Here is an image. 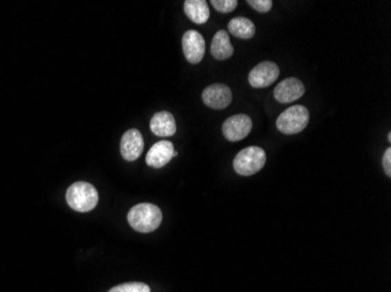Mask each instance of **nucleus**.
<instances>
[{
    "instance_id": "f257e3e1",
    "label": "nucleus",
    "mask_w": 391,
    "mask_h": 292,
    "mask_svg": "<svg viewBox=\"0 0 391 292\" xmlns=\"http://www.w3.org/2000/svg\"><path fill=\"white\" fill-rule=\"evenodd\" d=\"M162 211L156 205L143 202L134 206L128 213V222L139 233H151L162 223Z\"/></svg>"
},
{
    "instance_id": "f03ea898",
    "label": "nucleus",
    "mask_w": 391,
    "mask_h": 292,
    "mask_svg": "<svg viewBox=\"0 0 391 292\" xmlns=\"http://www.w3.org/2000/svg\"><path fill=\"white\" fill-rule=\"evenodd\" d=\"M67 204L74 211L86 213L97 207L99 193L93 185L86 181H78L70 185L66 192Z\"/></svg>"
},
{
    "instance_id": "7ed1b4c3",
    "label": "nucleus",
    "mask_w": 391,
    "mask_h": 292,
    "mask_svg": "<svg viewBox=\"0 0 391 292\" xmlns=\"http://www.w3.org/2000/svg\"><path fill=\"white\" fill-rule=\"evenodd\" d=\"M266 163V154L259 146H248L237 154L233 167L237 174L248 177L258 174Z\"/></svg>"
},
{
    "instance_id": "20e7f679",
    "label": "nucleus",
    "mask_w": 391,
    "mask_h": 292,
    "mask_svg": "<svg viewBox=\"0 0 391 292\" xmlns=\"http://www.w3.org/2000/svg\"><path fill=\"white\" fill-rule=\"evenodd\" d=\"M310 123V112L303 105L286 109L277 119V127L283 135H297Z\"/></svg>"
},
{
    "instance_id": "39448f33",
    "label": "nucleus",
    "mask_w": 391,
    "mask_h": 292,
    "mask_svg": "<svg viewBox=\"0 0 391 292\" xmlns=\"http://www.w3.org/2000/svg\"><path fill=\"white\" fill-rule=\"evenodd\" d=\"M280 70L277 63L272 61L260 62L248 74V82L253 88H268L279 77Z\"/></svg>"
},
{
    "instance_id": "423d86ee",
    "label": "nucleus",
    "mask_w": 391,
    "mask_h": 292,
    "mask_svg": "<svg viewBox=\"0 0 391 292\" xmlns=\"http://www.w3.org/2000/svg\"><path fill=\"white\" fill-rule=\"evenodd\" d=\"M253 127L250 116L244 114L231 116L223 124V134L230 142H239L246 138Z\"/></svg>"
},
{
    "instance_id": "0eeeda50",
    "label": "nucleus",
    "mask_w": 391,
    "mask_h": 292,
    "mask_svg": "<svg viewBox=\"0 0 391 292\" xmlns=\"http://www.w3.org/2000/svg\"><path fill=\"white\" fill-rule=\"evenodd\" d=\"M183 53L186 60L197 65L205 54V40L199 32L190 30L186 32L182 39Z\"/></svg>"
},
{
    "instance_id": "6e6552de",
    "label": "nucleus",
    "mask_w": 391,
    "mask_h": 292,
    "mask_svg": "<svg viewBox=\"0 0 391 292\" xmlns=\"http://www.w3.org/2000/svg\"><path fill=\"white\" fill-rule=\"evenodd\" d=\"M201 98L206 107L221 110L229 107L232 102V92L226 85L214 83L203 90Z\"/></svg>"
},
{
    "instance_id": "1a4fd4ad",
    "label": "nucleus",
    "mask_w": 391,
    "mask_h": 292,
    "mask_svg": "<svg viewBox=\"0 0 391 292\" xmlns=\"http://www.w3.org/2000/svg\"><path fill=\"white\" fill-rule=\"evenodd\" d=\"M144 140L137 129H130L124 132L120 144V151L124 160L127 162H135L136 159L140 158L143 152Z\"/></svg>"
},
{
    "instance_id": "9d476101",
    "label": "nucleus",
    "mask_w": 391,
    "mask_h": 292,
    "mask_svg": "<svg viewBox=\"0 0 391 292\" xmlns=\"http://www.w3.org/2000/svg\"><path fill=\"white\" fill-rule=\"evenodd\" d=\"M305 92H306V88L299 79L288 77L275 87L274 98L279 103H292L303 96Z\"/></svg>"
},
{
    "instance_id": "9b49d317",
    "label": "nucleus",
    "mask_w": 391,
    "mask_h": 292,
    "mask_svg": "<svg viewBox=\"0 0 391 292\" xmlns=\"http://www.w3.org/2000/svg\"><path fill=\"white\" fill-rule=\"evenodd\" d=\"M174 152L172 143L168 140L157 142L151 146L146 157V163L152 169H161L163 166L167 165L168 163L174 158Z\"/></svg>"
},
{
    "instance_id": "f8f14e48",
    "label": "nucleus",
    "mask_w": 391,
    "mask_h": 292,
    "mask_svg": "<svg viewBox=\"0 0 391 292\" xmlns=\"http://www.w3.org/2000/svg\"><path fill=\"white\" fill-rule=\"evenodd\" d=\"M150 130L159 137H170L176 134V121L169 112H159L152 116L150 121Z\"/></svg>"
},
{
    "instance_id": "ddd939ff",
    "label": "nucleus",
    "mask_w": 391,
    "mask_h": 292,
    "mask_svg": "<svg viewBox=\"0 0 391 292\" xmlns=\"http://www.w3.org/2000/svg\"><path fill=\"white\" fill-rule=\"evenodd\" d=\"M234 52L232 43L230 41L229 33L228 32L218 31L212 39L211 43V54L216 60H228L231 58Z\"/></svg>"
},
{
    "instance_id": "4468645a",
    "label": "nucleus",
    "mask_w": 391,
    "mask_h": 292,
    "mask_svg": "<svg viewBox=\"0 0 391 292\" xmlns=\"http://www.w3.org/2000/svg\"><path fill=\"white\" fill-rule=\"evenodd\" d=\"M184 12L186 17L197 25L206 23L210 18L209 5L205 0H186Z\"/></svg>"
},
{
    "instance_id": "2eb2a0df",
    "label": "nucleus",
    "mask_w": 391,
    "mask_h": 292,
    "mask_svg": "<svg viewBox=\"0 0 391 292\" xmlns=\"http://www.w3.org/2000/svg\"><path fill=\"white\" fill-rule=\"evenodd\" d=\"M229 32L233 36L236 38L248 39L253 38V35L256 34V26L252 23L251 20L245 18V17H237L233 18L229 23Z\"/></svg>"
},
{
    "instance_id": "dca6fc26",
    "label": "nucleus",
    "mask_w": 391,
    "mask_h": 292,
    "mask_svg": "<svg viewBox=\"0 0 391 292\" xmlns=\"http://www.w3.org/2000/svg\"><path fill=\"white\" fill-rule=\"evenodd\" d=\"M108 292H151L150 286L140 282H130L124 284L117 285Z\"/></svg>"
},
{
    "instance_id": "f3484780",
    "label": "nucleus",
    "mask_w": 391,
    "mask_h": 292,
    "mask_svg": "<svg viewBox=\"0 0 391 292\" xmlns=\"http://www.w3.org/2000/svg\"><path fill=\"white\" fill-rule=\"evenodd\" d=\"M214 10L221 13H231L234 11L238 5L237 0H212L211 1Z\"/></svg>"
},
{
    "instance_id": "a211bd4d",
    "label": "nucleus",
    "mask_w": 391,
    "mask_h": 292,
    "mask_svg": "<svg viewBox=\"0 0 391 292\" xmlns=\"http://www.w3.org/2000/svg\"><path fill=\"white\" fill-rule=\"evenodd\" d=\"M248 4L257 12L266 13L271 10L273 1L272 0H248Z\"/></svg>"
},
{
    "instance_id": "6ab92c4d",
    "label": "nucleus",
    "mask_w": 391,
    "mask_h": 292,
    "mask_svg": "<svg viewBox=\"0 0 391 292\" xmlns=\"http://www.w3.org/2000/svg\"><path fill=\"white\" fill-rule=\"evenodd\" d=\"M383 169L388 177H391V147H388L383 154Z\"/></svg>"
},
{
    "instance_id": "aec40b11",
    "label": "nucleus",
    "mask_w": 391,
    "mask_h": 292,
    "mask_svg": "<svg viewBox=\"0 0 391 292\" xmlns=\"http://www.w3.org/2000/svg\"><path fill=\"white\" fill-rule=\"evenodd\" d=\"M388 140H389V142H391V134H390V132H389V134H388Z\"/></svg>"
}]
</instances>
